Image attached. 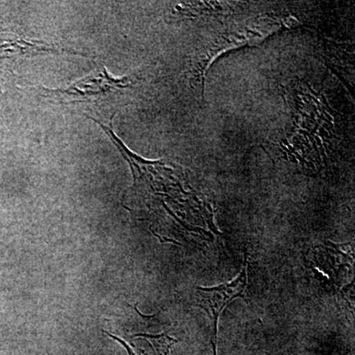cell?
I'll use <instances>...</instances> for the list:
<instances>
[{"mask_svg": "<svg viewBox=\"0 0 355 355\" xmlns=\"http://www.w3.org/2000/svg\"><path fill=\"white\" fill-rule=\"evenodd\" d=\"M64 49L55 48L43 41L23 38L10 34L6 40H0V57L33 58L42 55H60L67 53Z\"/></svg>", "mask_w": 355, "mask_h": 355, "instance_id": "cell-3", "label": "cell"}, {"mask_svg": "<svg viewBox=\"0 0 355 355\" xmlns=\"http://www.w3.org/2000/svg\"><path fill=\"white\" fill-rule=\"evenodd\" d=\"M248 261L247 254H245L244 266L240 275L230 284L212 287V288H202L198 287L197 291L198 304L200 308L207 311L212 324L211 343L214 347V354H216L217 343V324L219 317L224 308L228 303L235 298L244 296L248 284Z\"/></svg>", "mask_w": 355, "mask_h": 355, "instance_id": "cell-2", "label": "cell"}, {"mask_svg": "<svg viewBox=\"0 0 355 355\" xmlns=\"http://www.w3.org/2000/svg\"><path fill=\"white\" fill-rule=\"evenodd\" d=\"M135 81L132 77H114L106 67L96 69L65 88L43 89L44 97L57 104H84L97 103L105 98L113 97L125 89L132 88Z\"/></svg>", "mask_w": 355, "mask_h": 355, "instance_id": "cell-1", "label": "cell"}]
</instances>
